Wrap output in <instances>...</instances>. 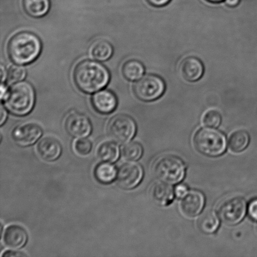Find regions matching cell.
I'll list each match as a JSON object with an SVG mask.
<instances>
[{
    "instance_id": "6da1fadb",
    "label": "cell",
    "mask_w": 257,
    "mask_h": 257,
    "mask_svg": "<svg viewBox=\"0 0 257 257\" xmlns=\"http://www.w3.org/2000/svg\"><path fill=\"white\" fill-rule=\"evenodd\" d=\"M74 79L81 91L92 94L106 86L110 80V74L104 65L87 60L80 62L75 67Z\"/></svg>"
},
{
    "instance_id": "7a4b0ae2",
    "label": "cell",
    "mask_w": 257,
    "mask_h": 257,
    "mask_svg": "<svg viewBox=\"0 0 257 257\" xmlns=\"http://www.w3.org/2000/svg\"><path fill=\"white\" fill-rule=\"evenodd\" d=\"M42 43L39 38L29 32L15 35L8 45V53L13 62L18 65L29 64L39 56Z\"/></svg>"
},
{
    "instance_id": "3957f363",
    "label": "cell",
    "mask_w": 257,
    "mask_h": 257,
    "mask_svg": "<svg viewBox=\"0 0 257 257\" xmlns=\"http://www.w3.org/2000/svg\"><path fill=\"white\" fill-rule=\"evenodd\" d=\"M35 92L28 82H19L10 88L5 97V106L12 114L24 116L29 114L34 107Z\"/></svg>"
},
{
    "instance_id": "277c9868",
    "label": "cell",
    "mask_w": 257,
    "mask_h": 257,
    "mask_svg": "<svg viewBox=\"0 0 257 257\" xmlns=\"http://www.w3.org/2000/svg\"><path fill=\"white\" fill-rule=\"evenodd\" d=\"M193 145L196 150L209 157H218L226 150V138L223 133L213 128H202L196 133Z\"/></svg>"
},
{
    "instance_id": "5b68a950",
    "label": "cell",
    "mask_w": 257,
    "mask_h": 257,
    "mask_svg": "<svg viewBox=\"0 0 257 257\" xmlns=\"http://www.w3.org/2000/svg\"><path fill=\"white\" fill-rule=\"evenodd\" d=\"M156 177L162 182L175 185L185 177V163L177 156L167 155L159 159L154 166Z\"/></svg>"
},
{
    "instance_id": "8992f818",
    "label": "cell",
    "mask_w": 257,
    "mask_h": 257,
    "mask_svg": "<svg viewBox=\"0 0 257 257\" xmlns=\"http://www.w3.org/2000/svg\"><path fill=\"white\" fill-rule=\"evenodd\" d=\"M166 84L162 78L155 74L143 76L136 83L134 92L139 99L151 102L160 98L165 93Z\"/></svg>"
},
{
    "instance_id": "52a82bcc",
    "label": "cell",
    "mask_w": 257,
    "mask_h": 257,
    "mask_svg": "<svg viewBox=\"0 0 257 257\" xmlns=\"http://www.w3.org/2000/svg\"><path fill=\"white\" fill-rule=\"evenodd\" d=\"M137 126L135 120L128 115L119 114L110 119L107 131L110 137L119 144H125L135 136Z\"/></svg>"
},
{
    "instance_id": "ba28073f",
    "label": "cell",
    "mask_w": 257,
    "mask_h": 257,
    "mask_svg": "<svg viewBox=\"0 0 257 257\" xmlns=\"http://www.w3.org/2000/svg\"><path fill=\"white\" fill-rule=\"evenodd\" d=\"M247 208L245 199L240 196L231 198L219 206L218 216L226 225H237L245 217Z\"/></svg>"
},
{
    "instance_id": "9c48e42d",
    "label": "cell",
    "mask_w": 257,
    "mask_h": 257,
    "mask_svg": "<svg viewBox=\"0 0 257 257\" xmlns=\"http://www.w3.org/2000/svg\"><path fill=\"white\" fill-rule=\"evenodd\" d=\"M143 175V168L138 163H123L117 171V183L120 188L131 190L141 183Z\"/></svg>"
},
{
    "instance_id": "30bf717a",
    "label": "cell",
    "mask_w": 257,
    "mask_h": 257,
    "mask_svg": "<svg viewBox=\"0 0 257 257\" xmlns=\"http://www.w3.org/2000/svg\"><path fill=\"white\" fill-rule=\"evenodd\" d=\"M65 128L73 137L84 138L92 132L91 122L86 115L74 112L65 120Z\"/></svg>"
},
{
    "instance_id": "8fae6325",
    "label": "cell",
    "mask_w": 257,
    "mask_h": 257,
    "mask_svg": "<svg viewBox=\"0 0 257 257\" xmlns=\"http://www.w3.org/2000/svg\"><path fill=\"white\" fill-rule=\"evenodd\" d=\"M42 128L35 124L20 125L12 132V138L15 143L23 147L34 145L42 135Z\"/></svg>"
},
{
    "instance_id": "7c38bea8",
    "label": "cell",
    "mask_w": 257,
    "mask_h": 257,
    "mask_svg": "<svg viewBox=\"0 0 257 257\" xmlns=\"http://www.w3.org/2000/svg\"><path fill=\"white\" fill-rule=\"evenodd\" d=\"M205 199L200 191H188L180 204L182 213L188 217H195L201 212L205 206Z\"/></svg>"
},
{
    "instance_id": "4fadbf2b",
    "label": "cell",
    "mask_w": 257,
    "mask_h": 257,
    "mask_svg": "<svg viewBox=\"0 0 257 257\" xmlns=\"http://www.w3.org/2000/svg\"><path fill=\"white\" fill-rule=\"evenodd\" d=\"M204 71L203 63L197 57H186L180 65L181 75L189 82L198 81L202 77Z\"/></svg>"
},
{
    "instance_id": "5bb4252c",
    "label": "cell",
    "mask_w": 257,
    "mask_h": 257,
    "mask_svg": "<svg viewBox=\"0 0 257 257\" xmlns=\"http://www.w3.org/2000/svg\"><path fill=\"white\" fill-rule=\"evenodd\" d=\"M92 104L97 112L104 114H110L116 108L117 97L109 90H100L93 95Z\"/></svg>"
},
{
    "instance_id": "9a60e30c",
    "label": "cell",
    "mask_w": 257,
    "mask_h": 257,
    "mask_svg": "<svg viewBox=\"0 0 257 257\" xmlns=\"http://www.w3.org/2000/svg\"><path fill=\"white\" fill-rule=\"evenodd\" d=\"M62 146L55 139L47 137L42 139L37 145V152L40 157L46 161L57 160L62 154Z\"/></svg>"
},
{
    "instance_id": "2e32d148",
    "label": "cell",
    "mask_w": 257,
    "mask_h": 257,
    "mask_svg": "<svg viewBox=\"0 0 257 257\" xmlns=\"http://www.w3.org/2000/svg\"><path fill=\"white\" fill-rule=\"evenodd\" d=\"M28 235L26 230L19 225H11L6 228L4 235L5 245L13 250L23 247L26 244Z\"/></svg>"
},
{
    "instance_id": "e0dca14e",
    "label": "cell",
    "mask_w": 257,
    "mask_h": 257,
    "mask_svg": "<svg viewBox=\"0 0 257 257\" xmlns=\"http://www.w3.org/2000/svg\"><path fill=\"white\" fill-rule=\"evenodd\" d=\"M175 194L170 184L164 182L155 184L151 190L154 200L162 206L170 205L175 197Z\"/></svg>"
},
{
    "instance_id": "ac0fdd59",
    "label": "cell",
    "mask_w": 257,
    "mask_h": 257,
    "mask_svg": "<svg viewBox=\"0 0 257 257\" xmlns=\"http://www.w3.org/2000/svg\"><path fill=\"white\" fill-rule=\"evenodd\" d=\"M198 227L205 234L215 233L220 225V221L216 214L212 211H206L199 218Z\"/></svg>"
},
{
    "instance_id": "d6986e66",
    "label": "cell",
    "mask_w": 257,
    "mask_h": 257,
    "mask_svg": "<svg viewBox=\"0 0 257 257\" xmlns=\"http://www.w3.org/2000/svg\"><path fill=\"white\" fill-rule=\"evenodd\" d=\"M120 150L116 143L105 141L99 146L97 156L104 162L114 163L119 157Z\"/></svg>"
},
{
    "instance_id": "ffe728a7",
    "label": "cell",
    "mask_w": 257,
    "mask_h": 257,
    "mask_svg": "<svg viewBox=\"0 0 257 257\" xmlns=\"http://www.w3.org/2000/svg\"><path fill=\"white\" fill-rule=\"evenodd\" d=\"M25 12L30 16L40 18L45 16L50 9L49 0H24Z\"/></svg>"
},
{
    "instance_id": "44dd1931",
    "label": "cell",
    "mask_w": 257,
    "mask_h": 257,
    "mask_svg": "<svg viewBox=\"0 0 257 257\" xmlns=\"http://www.w3.org/2000/svg\"><path fill=\"white\" fill-rule=\"evenodd\" d=\"M92 57L98 61L104 62L109 59L113 54V48L109 42L104 40L95 42L90 47Z\"/></svg>"
},
{
    "instance_id": "7402d4cb",
    "label": "cell",
    "mask_w": 257,
    "mask_h": 257,
    "mask_svg": "<svg viewBox=\"0 0 257 257\" xmlns=\"http://www.w3.org/2000/svg\"><path fill=\"white\" fill-rule=\"evenodd\" d=\"M95 176L99 182L109 184L117 178V171L114 166L109 163H100L95 169Z\"/></svg>"
},
{
    "instance_id": "603a6c76",
    "label": "cell",
    "mask_w": 257,
    "mask_h": 257,
    "mask_svg": "<svg viewBox=\"0 0 257 257\" xmlns=\"http://www.w3.org/2000/svg\"><path fill=\"white\" fill-rule=\"evenodd\" d=\"M145 72V66L137 60H128L122 67L123 75L130 81H136L140 79Z\"/></svg>"
},
{
    "instance_id": "cb8c5ba5",
    "label": "cell",
    "mask_w": 257,
    "mask_h": 257,
    "mask_svg": "<svg viewBox=\"0 0 257 257\" xmlns=\"http://www.w3.org/2000/svg\"><path fill=\"white\" fill-rule=\"evenodd\" d=\"M250 143V136L244 130L236 131L231 135L229 147L234 153H240L245 150Z\"/></svg>"
},
{
    "instance_id": "d4e9b609",
    "label": "cell",
    "mask_w": 257,
    "mask_h": 257,
    "mask_svg": "<svg viewBox=\"0 0 257 257\" xmlns=\"http://www.w3.org/2000/svg\"><path fill=\"white\" fill-rule=\"evenodd\" d=\"M142 146L137 142L127 144L122 149V156L130 161H137L143 155Z\"/></svg>"
},
{
    "instance_id": "484cf974",
    "label": "cell",
    "mask_w": 257,
    "mask_h": 257,
    "mask_svg": "<svg viewBox=\"0 0 257 257\" xmlns=\"http://www.w3.org/2000/svg\"><path fill=\"white\" fill-rule=\"evenodd\" d=\"M26 76V70L24 67L14 65L8 72L7 80L10 84L21 82Z\"/></svg>"
},
{
    "instance_id": "4316f807",
    "label": "cell",
    "mask_w": 257,
    "mask_h": 257,
    "mask_svg": "<svg viewBox=\"0 0 257 257\" xmlns=\"http://www.w3.org/2000/svg\"><path fill=\"white\" fill-rule=\"evenodd\" d=\"M221 115L217 110H211L205 113L203 118V124L210 127H217L221 122Z\"/></svg>"
},
{
    "instance_id": "83f0119b",
    "label": "cell",
    "mask_w": 257,
    "mask_h": 257,
    "mask_svg": "<svg viewBox=\"0 0 257 257\" xmlns=\"http://www.w3.org/2000/svg\"><path fill=\"white\" fill-rule=\"evenodd\" d=\"M74 148L79 155L85 156L91 151L92 143L86 138H80L75 143Z\"/></svg>"
},
{
    "instance_id": "f1b7e54d",
    "label": "cell",
    "mask_w": 257,
    "mask_h": 257,
    "mask_svg": "<svg viewBox=\"0 0 257 257\" xmlns=\"http://www.w3.org/2000/svg\"><path fill=\"white\" fill-rule=\"evenodd\" d=\"M247 211L250 218L255 222H257V198L253 199L249 203Z\"/></svg>"
},
{
    "instance_id": "f546056e",
    "label": "cell",
    "mask_w": 257,
    "mask_h": 257,
    "mask_svg": "<svg viewBox=\"0 0 257 257\" xmlns=\"http://www.w3.org/2000/svg\"><path fill=\"white\" fill-rule=\"evenodd\" d=\"M188 192V188L185 185H178L175 188V195L178 198H183Z\"/></svg>"
},
{
    "instance_id": "4dcf8cb0",
    "label": "cell",
    "mask_w": 257,
    "mask_h": 257,
    "mask_svg": "<svg viewBox=\"0 0 257 257\" xmlns=\"http://www.w3.org/2000/svg\"><path fill=\"white\" fill-rule=\"evenodd\" d=\"M147 2L153 7H162L171 2V0H147Z\"/></svg>"
},
{
    "instance_id": "1f68e13d",
    "label": "cell",
    "mask_w": 257,
    "mask_h": 257,
    "mask_svg": "<svg viewBox=\"0 0 257 257\" xmlns=\"http://www.w3.org/2000/svg\"><path fill=\"white\" fill-rule=\"evenodd\" d=\"M26 256L25 254L20 253V251H7L3 254V257H13V256Z\"/></svg>"
},
{
    "instance_id": "d6a6232c",
    "label": "cell",
    "mask_w": 257,
    "mask_h": 257,
    "mask_svg": "<svg viewBox=\"0 0 257 257\" xmlns=\"http://www.w3.org/2000/svg\"><path fill=\"white\" fill-rule=\"evenodd\" d=\"M0 111H1V119H0V124L3 125L4 124L5 120L7 119V113L6 109H5V107H4V105L2 104L1 105V109H0Z\"/></svg>"
},
{
    "instance_id": "836d02e7",
    "label": "cell",
    "mask_w": 257,
    "mask_h": 257,
    "mask_svg": "<svg viewBox=\"0 0 257 257\" xmlns=\"http://www.w3.org/2000/svg\"><path fill=\"white\" fill-rule=\"evenodd\" d=\"M240 3V0H225V4L228 7H235Z\"/></svg>"
},
{
    "instance_id": "e575fe53",
    "label": "cell",
    "mask_w": 257,
    "mask_h": 257,
    "mask_svg": "<svg viewBox=\"0 0 257 257\" xmlns=\"http://www.w3.org/2000/svg\"><path fill=\"white\" fill-rule=\"evenodd\" d=\"M8 91H9V90H8L6 85L2 84L1 86V99L2 100H4L5 97L6 96Z\"/></svg>"
},
{
    "instance_id": "d590c367",
    "label": "cell",
    "mask_w": 257,
    "mask_h": 257,
    "mask_svg": "<svg viewBox=\"0 0 257 257\" xmlns=\"http://www.w3.org/2000/svg\"><path fill=\"white\" fill-rule=\"evenodd\" d=\"M1 75H2V82L4 81V79L5 77H6V72H5V69H4V66L2 65L1 66Z\"/></svg>"
},
{
    "instance_id": "8d00e7d4",
    "label": "cell",
    "mask_w": 257,
    "mask_h": 257,
    "mask_svg": "<svg viewBox=\"0 0 257 257\" xmlns=\"http://www.w3.org/2000/svg\"><path fill=\"white\" fill-rule=\"evenodd\" d=\"M207 1L209 2L213 3V4H218V3L223 2L224 0H207Z\"/></svg>"
}]
</instances>
